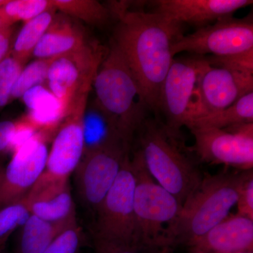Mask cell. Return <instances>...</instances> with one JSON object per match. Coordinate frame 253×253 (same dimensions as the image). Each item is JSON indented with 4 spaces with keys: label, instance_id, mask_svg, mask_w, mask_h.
I'll return each mask as SVG.
<instances>
[{
    "label": "cell",
    "instance_id": "5",
    "mask_svg": "<svg viewBox=\"0 0 253 253\" xmlns=\"http://www.w3.org/2000/svg\"><path fill=\"white\" fill-rule=\"evenodd\" d=\"M136 135L137 150L150 174L183 206L202 181V173L179 149L177 139L168 133L163 123L146 118Z\"/></svg>",
    "mask_w": 253,
    "mask_h": 253
},
{
    "label": "cell",
    "instance_id": "9",
    "mask_svg": "<svg viewBox=\"0 0 253 253\" xmlns=\"http://www.w3.org/2000/svg\"><path fill=\"white\" fill-rule=\"evenodd\" d=\"M253 49L252 15L243 18L229 16L212 25L199 28L191 34L181 36L172 46L173 56L181 52L197 56L211 54L224 56Z\"/></svg>",
    "mask_w": 253,
    "mask_h": 253
},
{
    "label": "cell",
    "instance_id": "7",
    "mask_svg": "<svg viewBox=\"0 0 253 253\" xmlns=\"http://www.w3.org/2000/svg\"><path fill=\"white\" fill-rule=\"evenodd\" d=\"M134 189L135 178L128 154L96 211L93 237L136 248Z\"/></svg>",
    "mask_w": 253,
    "mask_h": 253
},
{
    "label": "cell",
    "instance_id": "20",
    "mask_svg": "<svg viewBox=\"0 0 253 253\" xmlns=\"http://www.w3.org/2000/svg\"><path fill=\"white\" fill-rule=\"evenodd\" d=\"M76 222H50L31 214L20 228L16 253H43L56 236Z\"/></svg>",
    "mask_w": 253,
    "mask_h": 253
},
{
    "label": "cell",
    "instance_id": "14",
    "mask_svg": "<svg viewBox=\"0 0 253 253\" xmlns=\"http://www.w3.org/2000/svg\"><path fill=\"white\" fill-rule=\"evenodd\" d=\"M253 91V74L209 66L198 81L189 121L225 109Z\"/></svg>",
    "mask_w": 253,
    "mask_h": 253
},
{
    "label": "cell",
    "instance_id": "2",
    "mask_svg": "<svg viewBox=\"0 0 253 253\" xmlns=\"http://www.w3.org/2000/svg\"><path fill=\"white\" fill-rule=\"evenodd\" d=\"M95 103L116 134L131 146L149 111L130 68L112 41L93 81Z\"/></svg>",
    "mask_w": 253,
    "mask_h": 253
},
{
    "label": "cell",
    "instance_id": "1",
    "mask_svg": "<svg viewBox=\"0 0 253 253\" xmlns=\"http://www.w3.org/2000/svg\"><path fill=\"white\" fill-rule=\"evenodd\" d=\"M118 19L112 41L134 75L149 111H159L161 88L174 56L172 46L183 36L182 25L163 15L130 9L127 1L111 3Z\"/></svg>",
    "mask_w": 253,
    "mask_h": 253
},
{
    "label": "cell",
    "instance_id": "4",
    "mask_svg": "<svg viewBox=\"0 0 253 253\" xmlns=\"http://www.w3.org/2000/svg\"><path fill=\"white\" fill-rule=\"evenodd\" d=\"M245 171L204 176L183 204L173 236V248L189 247L219 224L236 204Z\"/></svg>",
    "mask_w": 253,
    "mask_h": 253
},
{
    "label": "cell",
    "instance_id": "17",
    "mask_svg": "<svg viewBox=\"0 0 253 253\" xmlns=\"http://www.w3.org/2000/svg\"><path fill=\"white\" fill-rule=\"evenodd\" d=\"M189 253L253 252V219L229 214L188 247Z\"/></svg>",
    "mask_w": 253,
    "mask_h": 253
},
{
    "label": "cell",
    "instance_id": "18",
    "mask_svg": "<svg viewBox=\"0 0 253 253\" xmlns=\"http://www.w3.org/2000/svg\"><path fill=\"white\" fill-rule=\"evenodd\" d=\"M73 18L56 14L34 50L37 59H49L77 49L87 42L84 32Z\"/></svg>",
    "mask_w": 253,
    "mask_h": 253
},
{
    "label": "cell",
    "instance_id": "24",
    "mask_svg": "<svg viewBox=\"0 0 253 253\" xmlns=\"http://www.w3.org/2000/svg\"><path fill=\"white\" fill-rule=\"evenodd\" d=\"M51 8L50 0H7L0 8V19L4 26L31 21Z\"/></svg>",
    "mask_w": 253,
    "mask_h": 253
},
{
    "label": "cell",
    "instance_id": "28",
    "mask_svg": "<svg viewBox=\"0 0 253 253\" xmlns=\"http://www.w3.org/2000/svg\"><path fill=\"white\" fill-rule=\"evenodd\" d=\"M82 241L83 234L76 222L56 236L43 253H80Z\"/></svg>",
    "mask_w": 253,
    "mask_h": 253
},
{
    "label": "cell",
    "instance_id": "36",
    "mask_svg": "<svg viewBox=\"0 0 253 253\" xmlns=\"http://www.w3.org/2000/svg\"><path fill=\"white\" fill-rule=\"evenodd\" d=\"M4 24H3L2 21L0 19V28L4 27Z\"/></svg>",
    "mask_w": 253,
    "mask_h": 253
},
{
    "label": "cell",
    "instance_id": "13",
    "mask_svg": "<svg viewBox=\"0 0 253 253\" xmlns=\"http://www.w3.org/2000/svg\"><path fill=\"white\" fill-rule=\"evenodd\" d=\"M54 136L38 131L13 152L0 185V208L22 201L45 170L47 143Z\"/></svg>",
    "mask_w": 253,
    "mask_h": 253
},
{
    "label": "cell",
    "instance_id": "22",
    "mask_svg": "<svg viewBox=\"0 0 253 253\" xmlns=\"http://www.w3.org/2000/svg\"><path fill=\"white\" fill-rule=\"evenodd\" d=\"M56 11L54 8H51L25 23L24 26L16 35L10 54L23 66H26V62L33 55L38 43L52 22L56 14Z\"/></svg>",
    "mask_w": 253,
    "mask_h": 253
},
{
    "label": "cell",
    "instance_id": "23",
    "mask_svg": "<svg viewBox=\"0 0 253 253\" xmlns=\"http://www.w3.org/2000/svg\"><path fill=\"white\" fill-rule=\"evenodd\" d=\"M55 9L69 17L92 26H104L112 13L109 7L96 0H50Z\"/></svg>",
    "mask_w": 253,
    "mask_h": 253
},
{
    "label": "cell",
    "instance_id": "12",
    "mask_svg": "<svg viewBox=\"0 0 253 253\" xmlns=\"http://www.w3.org/2000/svg\"><path fill=\"white\" fill-rule=\"evenodd\" d=\"M106 52L97 43L87 42L77 49L53 58L48 73L47 87L66 113L78 91L93 83Z\"/></svg>",
    "mask_w": 253,
    "mask_h": 253
},
{
    "label": "cell",
    "instance_id": "15",
    "mask_svg": "<svg viewBox=\"0 0 253 253\" xmlns=\"http://www.w3.org/2000/svg\"><path fill=\"white\" fill-rule=\"evenodd\" d=\"M154 12L169 21L189 23L199 28L229 16L253 4L252 0H156L149 1Z\"/></svg>",
    "mask_w": 253,
    "mask_h": 253
},
{
    "label": "cell",
    "instance_id": "32",
    "mask_svg": "<svg viewBox=\"0 0 253 253\" xmlns=\"http://www.w3.org/2000/svg\"><path fill=\"white\" fill-rule=\"evenodd\" d=\"M16 35L14 26L0 28V63L11 54Z\"/></svg>",
    "mask_w": 253,
    "mask_h": 253
},
{
    "label": "cell",
    "instance_id": "21",
    "mask_svg": "<svg viewBox=\"0 0 253 253\" xmlns=\"http://www.w3.org/2000/svg\"><path fill=\"white\" fill-rule=\"evenodd\" d=\"M246 123H253V91L225 109L191 118L186 126L189 129L199 127L225 129Z\"/></svg>",
    "mask_w": 253,
    "mask_h": 253
},
{
    "label": "cell",
    "instance_id": "35",
    "mask_svg": "<svg viewBox=\"0 0 253 253\" xmlns=\"http://www.w3.org/2000/svg\"><path fill=\"white\" fill-rule=\"evenodd\" d=\"M6 1H7V0H0V8L4 4H6Z\"/></svg>",
    "mask_w": 253,
    "mask_h": 253
},
{
    "label": "cell",
    "instance_id": "19",
    "mask_svg": "<svg viewBox=\"0 0 253 253\" xmlns=\"http://www.w3.org/2000/svg\"><path fill=\"white\" fill-rule=\"evenodd\" d=\"M21 99L29 109L26 116L38 130L54 136L66 111L49 88L44 84L35 86Z\"/></svg>",
    "mask_w": 253,
    "mask_h": 253
},
{
    "label": "cell",
    "instance_id": "16",
    "mask_svg": "<svg viewBox=\"0 0 253 253\" xmlns=\"http://www.w3.org/2000/svg\"><path fill=\"white\" fill-rule=\"evenodd\" d=\"M31 214L53 223L76 220L69 179L43 172L25 198Z\"/></svg>",
    "mask_w": 253,
    "mask_h": 253
},
{
    "label": "cell",
    "instance_id": "27",
    "mask_svg": "<svg viewBox=\"0 0 253 253\" xmlns=\"http://www.w3.org/2000/svg\"><path fill=\"white\" fill-rule=\"evenodd\" d=\"M25 66L11 54L0 63V111L10 104L13 87Z\"/></svg>",
    "mask_w": 253,
    "mask_h": 253
},
{
    "label": "cell",
    "instance_id": "38",
    "mask_svg": "<svg viewBox=\"0 0 253 253\" xmlns=\"http://www.w3.org/2000/svg\"></svg>",
    "mask_w": 253,
    "mask_h": 253
},
{
    "label": "cell",
    "instance_id": "11",
    "mask_svg": "<svg viewBox=\"0 0 253 253\" xmlns=\"http://www.w3.org/2000/svg\"><path fill=\"white\" fill-rule=\"evenodd\" d=\"M92 84H86L78 91L53 138L44 172L48 175L69 179L83 157L84 115Z\"/></svg>",
    "mask_w": 253,
    "mask_h": 253
},
{
    "label": "cell",
    "instance_id": "29",
    "mask_svg": "<svg viewBox=\"0 0 253 253\" xmlns=\"http://www.w3.org/2000/svg\"><path fill=\"white\" fill-rule=\"evenodd\" d=\"M213 67L226 68L238 72L253 74V49L224 56H204Z\"/></svg>",
    "mask_w": 253,
    "mask_h": 253
},
{
    "label": "cell",
    "instance_id": "8",
    "mask_svg": "<svg viewBox=\"0 0 253 253\" xmlns=\"http://www.w3.org/2000/svg\"><path fill=\"white\" fill-rule=\"evenodd\" d=\"M209 66L204 56L173 60L163 82L159 104L166 118L163 125L173 137L179 139L181 128L189 121L198 81Z\"/></svg>",
    "mask_w": 253,
    "mask_h": 253
},
{
    "label": "cell",
    "instance_id": "6",
    "mask_svg": "<svg viewBox=\"0 0 253 253\" xmlns=\"http://www.w3.org/2000/svg\"><path fill=\"white\" fill-rule=\"evenodd\" d=\"M131 146L119 137L84 151L75 170L76 191L82 204L96 214L122 168Z\"/></svg>",
    "mask_w": 253,
    "mask_h": 253
},
{
    "label": "cell",
    "instance_id": "26",
    "mask_svg": "<svg viewBox=\"0 0 253 253\" xmlns=\"http://www.w3.org/2000/svg\"><path fill=\"white\" fill-rule=\"evenodd\" d=\"M26 199L0 208V251L15 231L20 229L31 216Z\"/></svg>",
    "mask_w": 253,
    "mask_h": 253
},
{
    "label": "cell",
    "instance_id": "10",
    "mask_svg": "<svg viewBox=\"0 0 253 253\" xmlns=\"http://www.w3.org/2000/svg\"><path fill=\"white\" fill-rule=\"evenodd\" d=\"M194 136V150L204 162L224 165L241 171L253 169V123L225 129H190Z\"/></svg>",
    "mask_w": 253,
    "mask_h": 253
},
{
    "label": "cell",
    "instance_id": "31",
    "mask_svg": "<svg viewBox=\"0 0 253 253\" xmlns=\"http://www.w3.org/2000/svg\"><path fill=\"white\" fill-rule=\"evenodd\" d=\"M95 253H140L136 248L94 238Z\"/></svg>",
    "mask_w": 253,
    "mask_h": 253
},
{
    "label": "cell",
    "instance_id": "3",
    "mask_svg": "<svg viewBox=\"0 0 253 253\" xmlns=\"http://www.w3.org/2000/svg\"><path fill=\"white\" fill-rule=\"evenodd\" d=\"M131 164L135 178L136 248L159 253L172 251L174 227L183 206L150 174L138 150Z\"/></svg>",
    "mask_w": 253,
    "mask_h": 253
},
{
    "label": "cell",
    "instance_id": "25",
    "mask_svg": "<svg viewBox=\"0 0 253 253\" xmlns=\"http://www.w3.org/2000/svg\"><path fill=\"white\" fill-rule=\"evenodd\" d=\"M53 58L37 59L23 68L13 87L10 103L14 100L21 99L23 95L32 88L42 85L47 81L48 73Z\"/></svg>",
    "mask_w": 253,
    "mask_h": 253
},
{
    "label": "cell",
    "instance_id": "33",
    "mask_svg": "<svg viewBox=\"0 0 253 253\" xmlns=\"http://www.w3.org/2000/svg\"><path fill=\"white\" fill-rule=\"evenodd\" d=\"M15 128L16 121H5L0 122V155L8 151Z\"/></svg>",
    "mask_w": 253,
    "mask_h": 253
},
{
    "label": "cell",
    "instance_id": "34",
    "mask_svg": "<svg viewBox=\"0 0 253 253\" xmlns=\"http://www.w3.org/2000/svg\"><path fill=\"white\" fill-rule=\"evenodd\" d=\"M4 166L3 163L0 161V185H1V179H2L3 172H4Z\"/></svg>",
    "mask_w": 253,
    "mask_h": 253
},
{
    "label": "cell",
    "instance_id": "37",
    "mask_svg": "<svg viewBox=\"0 0 253 253\" xmlns=\"http://www.w3.org/2000/svg\"><path fill=\"white\" fill-rule=\"evenodd\" d=\"M163 253H172V251H168V252Z\"/></svg>",
    "mask_w": 253,
    "mask_h": 253
},
{
    "label": "cell",
    "instance_id": "30",
    "mask_svg": "<svg viewBox=\"0 0 253 253\" xmlns=\"http://www.w3.org/2000/svg\"><path fill=\"white\" fill-rule=\"evenodd\" d=\"M236 205L238 214L253 219V169L245 171Z\"/></svg>",
    "mask_w": 253,
    "mask_h": 253
}]
</instances>
